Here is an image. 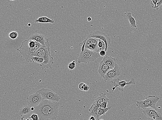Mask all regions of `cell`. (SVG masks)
<instances>
[{"label": "cell", "mask_w": 162, "mask_h": 120, "mask_svg": "<svg viewBox=\"0 0 162 120\" xmlns=\"http://www.w3.org/2000/svg\"><path fill=\"white\" fill-rule=\"evenodd\" d=\"M59 107L58 102L43 100L32 112L38 115L40 120H55L58 117Z\"/></svg>", "instance_id": "6da1fadb"}, {"label": "cell", "mask_w": 162, "mask_h": 120, "mask_svg": "<svg viewBox=\"0 0 162 120\" xmlns=\"http://www.w3.org/2000/svg\"><path fill=\"white\" fill-rule=\"evenodd\" d=\"M42 45L39 42L30 39L24 41L20 47L17 49L27 63L32 61V58L36 56L37 51Z\"/></svg>", "instance_id": "7a4b0ae2"}, {"label": "cell", "mask_w": 162, "mask_h": 120, "mask_svg": "<svg viewBox=\"0 0 162 120\" xmlns=\"http://www.w3.org/2000/svg\"><path fill=\"white\" fill-rule=\"evenodd\" d=\"M35 57H38L44 58V63L40 66L42 70L47 68L52 69V65L54 64V59L51 56L50 53V44L49 40L47 39L45 46H42L37 52Z\"/></svg>", "instance_id": "3957f363"}, {"label": "cell", "mask_w": 162, "mask_h": 120, "mask_svg": "<svg viewBox=\"0 0 162 120\" xmlns=\"http://www.w3.org/2000/svg\"><path fill=\"white\" fill-rule=\"evenodd\" d=\"M100 56L99 53L85 48L83 51H81L78 62L79 63H91L95 61Z\"/></svg>", "instance_id": "277c9868"}, {"label": "cell", "mask_w": 162, "mask_h": 120, "mask_svg": "<svg viewBox=\"0 0 162 120\" xmlns=\"http://www.w3.org/2000/svg\"><path fill=\"white\" fill-rule=\"evenodd\" d=\"M159 100V97L158 96L149 95L144 100L136 101V106L142 110L148 108L156 110V105Z\"/></svg>", "instance_id": "5b68a950"}, {"label": "cell", "mask_w": 162, "mask_h": 120, "mask_svg": "<svg viewBox=\"0 0 162 120\" xmlns=\"http://www.w3.org/2000/svg\"><path fill=\"white\" fill-rule=\"evenodd\" d=\"M36 92L41 94L43 100H47L58 102L61 99V98L58 94L48 88H43L37 91Z\"/></svg>", "instance_id": "8992f818"}, {"label": "cell", "mask_w": 162, "mask_h": 120, "mask_svg": "<svg viewBox=\"0 0 162 120\" xmlns=\"http://www.w3.org/2000/svg\"><path fill=\"white\" fill-rule=\"evenodd\" d=\"M87 38H95L102 40L105 42L106 48L105 51L107 52L108 50V47L111 44V39L109 36L106 35L105 33L100 31H94L91 32L89 35L87 37Z\"/></svg>", "instance_id": "52a82bcc"}, {"label": "cell", "mask_w": 162, "mask_h": 120, "mask_svg": "<svg viewBox=\"0 0 162 120\" xmlns=\"http://www.w3.org/2000/svg\"><path fill=\"white\" fill-rule=\"evenodd\" d=\"M121 73V70L118 64L110 70L105 75L103 79L104 82H107L118 78Z\"/></svg>", "instance_id": "ba28073f"}, {"label": "cell", "mask_w": 162, "mask_h": 120, "mask_svg": "<svg viewBox=\"0 0 162 120\" xmlns=\"http://www.w3.org/2000/svg\"><path fill=\"white\" fill-rule=\"evenodd\" d=\"M120 79L118 78L117 82L112 80L111 81V82L115 85V87L112 88V92L114 91L115 90L117 87H118V90L120 91H124V88L127 85H135L136 84V82L133 78H131V81L129 82H126L125 80H122V81H119Z\"/></svg>", "instance_id": "9c48e42d"}, {"label": "cell", "mask_w": 162, "mask_h": 120, "mask_svg": "<svg viewBox=\"0 0 162 120\" xmlns=\"http://www.w3.org/2000/svg\"><path fill=\"white\" fill-rule=\"evenodd\" d=\"M143 112L147 118L153 120H162V115L156 110L148 108L143 110Z\"/></svg>", "instance_id": "30bf717a"}, {"label": "cell", "mask_w": 162, "mask_h": 120, "mask_svg": "<svg viewBox=\"0 0 162 120\" xmlns=\"http://www.w3.org/2000/svg\"><path fill=\"white\" fill-rule=\"evenodd\" d=\"M43 100L41 94L36 92L27 98V102L29 105L35 107L39 105Z\"/></svg>", "instance_id": "8fae6325"}, {"label": "cell", "mask_w": 162, "mask_h": 120, "mask_svg": "<svg viewBox=\"0 0 162 120\" xmlns=\"http://www.w3.org/2000/svg\"><path fill=\"white\" fill-rule=\"evenodd\" d=\"M111 69L112 68L106 65L102 60L100 62L98 72L100 76L103 78L106 73Z\"/></svg>", "instance_id": "7c38bea8"}, {"label": "cell", "mask_w": 162, "mask_h": 120, "mask_svg": "<svg viewBox=\"0 0 162 120\" xmlns=\"http://www.w3.org/2000/svg\"><path fill=\"white\" fill-rule=\"evenodd\" d=\"M102 61L106 65L112 68L114 67L118 62V60L115 58L111 56H108L106 55L103 57Z\"/></svg>", "instance_id": "4fadbf2b"}, {"label": "cell", "mask_w": 162, "mask_h": 120, "mask_svg": "<svg viewBox=\"0 0 162 120\" xmlns=\"http://www.w3.org/2000/svg\"><path fill=\"white\" fill-rule=\"evenodd\" d=\"M29 39L39 42L42 46H45L47 40L44 36L40 33H35L30 36Z\"/></svg>", "instance_id": "5bb4252c"}, {"label": "cell", "mask_w": 162, "mask_h": 120, "mask_svg": "<svg viewBox=\"0 0 162 120\" xmlns=\"http://www.w3.org/2000/svg\"><path fill=\"white\" fill-rule=\"evenodd\" d=\"M109 98L106 97V95L105 93H101L100 94L99 97L95 99L94 103L97 105H100L103 102L106 101H109Z\"/></svg>", "instance_id": "9a60e30c"}, {"label": "cell", "mask_w": 162, "mask_h": 120, "mask_svg": "<svg viewBox=\"0 0 162 120\" xmlns=\"http://www.w3.org/2000/svg\"><path fill=\"white\" fill-rule=\"evenodd\" d=\"M99 39L95 38H86L84 40L83 42L80 43L79 45L81 46L83 44H95L98 45V43Z\"/></svg>", "instance_id": "2e32d148"}, {"label": "cell", "mask_w": 162, "mask_h": 120, "mask_svg": "<svg viewBox=\"0 0 162 120\" xmlns=\"http://www.w3.org/2000/svg\"><path fill=\"white\" fill-rule=\"evenodd\" d=\"M111 106L105 109H102L100 108L97 111L95 117L97 119L99 120L100 117L102 116H105L106 112L111 109Z\"/></svg>", "instance_id": "e0dca14e"}, {"label": "cell", "mask_w": 162, "mask_h": 120, "mask_svg": "<svg viewBox=\"0 0 162 120\" xmlns=\"http://www.w3.org/2000/svg\"><path fill=\"white\" fill-rule=\"evenodd\" d=\"M31 106L27 105L24 106L23 107L21 108L19 111L20 116H21L30 114L32 112L31 110Z\"/></svg>", "instance_id": "ac0fdd59"}, {"label": "cell", "mask_w": 162, "mask_h": 120, "mask_svg": "<svg viewBox=\"0 0 162 120\" xmlns=\"http://www.w3.org/2000/svg\"><path fill=\"white\" fill-rule=\"evenodd\" d=\"M35 22V23H52L54 24L55 23V21L51 19L48 17L46 16L40 17L37 19H36Z\"/></svg>", "instance_id": "d6986e66"}, {"label": "cell", "mask_w": 162, "mask_h": 120, "mask_svg": "<svg viewBox=\"0 0 162 120\" xmlns=\"http://www.w3.org/2000/svg\"><path fill=\"white\" fill-rule=\"evenodd\" d=\"M126 18L128 20L130 27L132 28H136V21L132 16L131 12H128L126 15Z\"/></svg>", "instance_id": "ffe728a7"}, {"label": "cell", "mask_w": 162, "mask_h": 120, "mask_svg": "<svg viewBox=\"0 0 162 120\" xmlns=\"http://www.w3.org/2000/svg\"><path fill=\"white\" fill-rule=\"evenodd\" d=\"M100 108V105H97L95 104L94 103L91 107L88 109V111L89 112V115H92V116L96 117V113L98 110Z\"/></svg>", "instance_id": "44dd1931"}, {"label": "cell", "mask_w": 162, "mask_h": 120, "mask_svg": "<svg viewBox=\"0 0 162 120\" xmlns=\"http://www.w3.org/2000/svg\"><path fill=\"white\" fill-rule=\"evenodd\" d=\"M31 60L33 63L40 64V66L42 65L44 61V58L38 57H34L32 58Z\"/></svg>", "instance_id": "7402d4cb"}, {"label": "cell", "mask_w": 162, "mask_h": 120, "mask_svg": "<svg viewBox=\"0 0 162 120\" xmlns=\"http://www.w3.org/2000/svg\"><path fill=\"white\" fill-rule=\"evenodd\" d=\"M98 52L99 53L100 51L104 50L105 51L106 46L105 42L99 39L98 43Z\"/></svg>", "instance_id": "603a6c76"}, {"label": "cell", "mask_w": 162, "mask_h": 120, "mask_svg": "<svg viewBox=\"0 0 162 120\" xmlns=\"http://www.w3.org/2000/svg\"><path fill=\"white\" fill-rule=\"evenodd\" d=\"M18 33L15 31L11 32L8 35V36L12 39H15L18 36Z\"/></svg>", "instance_id": "cb8c5ba5"}, {"label": "cell", "mask_w": 162, "mask_h": 120, "mask_svg": "<svg viewBox=\"0 0 162 120\" xmlns=\"http://www.w3.org/2000/svg\"><path fill=\"white\" fill-rule=\"evenodd\" d=\"M150 5L152 8L157 10V4L158 0H150Z\"/></svg>", "instance_id": "d4e9b609"}, {"label": "cell", "mask_w": 162, "mask_h": 120, "mask_svg": "<svg viewBox=\"0 0 162 120\" xmlns=\"http://www.w3.org/2000/svg\"><path fill=\"white\" fill-rule=\"evenodd\" d=\"M29 118L31 119L32 120H40L39 116L38 115L36 114H33L29 117Z\"/></svg>", "instance_id": "484cf974"}, {"label": "cell", "mask_w": 162, "mask_h": 120, "mask_svg": "<svg viewBox=\"0 0 162 120\" xmlns=\"http://www.w3.org/2000/svg\"><path fill=\"white\" fill-rule=\"evenodd\" d=\"M75 67H76V64H75V60L70 63L68 65L69 68L71 70L74 69Z\"/></svg>", "instance_id": "4316f807"}, {"label": "cell", "mask_w": 162, "mask_h": 120, "mask_svg": "<svg viewBox=\"0 0 162 120\" xmlns=\"http://www.w3.org/2000/svg\"><path fill=\"white\" fill-rule=\"evenodd\" d=\"M109 101H106L103 102L100 105V108L102 109H105L107 107V105L109 102Z\"/></svg>", "instance_id": "83f0119b"}, {"label": "cell", "mask_w": 162, "mask_h": 120, "mask_svg": "<svg viewBox=\"0 0 162 120\" xmlns=\"http://www.w3.org/2000/svg\"><path fill=\"white\" fill-rule=\"evenodd\" d=\"M86 84L84 83H81L79 84V88L80 90H81L84 91V89L86 85Z\"/></svg>", "instance_id": "f1b7e54d"}, {"label": "cell", "mask_w": 162, "mask_h": 120, "mask_svg": "<svg viewBox=\"0 0 162 120\" xmlns=\"http://www.w3.org/2000/svg\"><path fill=\"white\" fill-rule=\"evenodd\" d=\"M100 56H104L106 55V52L104 50L100 51L99 52Z\"/></svg>", "instance_id": "f546056e"}, {"label": "cell", "mask_w": 162, "mask_h": 120, "mask_svg": "<svg viewBox=\"0 0 162 120\" xmlns=\"http://www.w3.org/2000/svg\"><path fill=\"white\" fill-rule=\"evenodd\" d=\"M89 87L88 86V85L86 84L85 87L84 88V91L85 92L88 91V90H89Z\"/></svg>", "instance_id": "4dcf8cb0"}, {"label": "cell", "mask_w": 162, "mask_h": 120, "mask_svg": "<svg viewBox=\"0 0 162 120\" xmlns=\"http://www.w3.org/2000/svg\"><path fill=\"white\" fill-rule=\"evenodd\" d=\"M89 120H96V117L94 116H92L89 118Z\"/></svg>", "instance_id": "1f68e13d"}, {"label": "cell", "mask_w": 162, "mask_h": 120, "mask_svg": "<svg viewBox=\"0 0 162 120\" xmlns=\"http://www.w3.org/2000/svg\"><path fill=\"white\" fill-rule=\"evenodd\" d=\"M87 20L88 22L91 21V20H92V18H91V17H88L87 19Z\"/></svg>", "instance_id": "d6a6232c"}, {"label": "cell", "mask_w": 162, "mask_h": 120, "mask_svg": "<svg viewBox=\"0 0 162 120\" xmlns=\"http://www.w3.org/2000/svg\"><path fill=\"white\" fill-rule=\"evenodd\" d=\"M35 109V107H31V110L32 112V111H33Z\"/></svg>", "instance_id": "836d02e7"}, {"label": "cell", "mask_w": 162, "mask_h": 120, "mask_svg": "<svg viewBox=\"0 0 162 120\" xmlns=\"http://www.w3.org/2000/svg\"><path fill=\"white\" fill-rule=\"evenodd\" d=\"M24 117H22L21 118H20V120H25L24 119Z\"/></svg>", "instance_id": "e575fe53"}, {"label": "cell", "mask_w": 162, "mask_h": 120, "mask_svg": "<svg viewBox=\"0 0 162 120\" xmlns=\"http://www.w3.org/2000/svg\"><path fill=\"white\" fill-rule=\"evenodd\" d=\"M30 120L29 119H27V118H26V120Z\"/></svg>", "instance_id": "d590c367"}, {"label": "cell", "mask_w": 162, "mask_h": 120, "mask_svg": "<svg viewBox=\"0 0 162 120\" xmlns=\"http://www.w3.org/2000/svg\"><path fill=\"white\" fill-rule=\"evenodd\" d=\"M9 1H16V0H9Z\"/></svg>", "instance_id": "8d00e7d4"}, {"label": "cell", "mask_w": 162, "mask_h": 120, "mask_svg": "<svg viewBox=\"0 0 162 120\" xmlns=\"http://www.w3.org/2000/svg\"><path fill=\"white\" fill-rule=\"evenodd\" d=\"M99 120H104L103 119H100Z\"/></svg>", "instance_id": "74e56055"}]
</instances>
